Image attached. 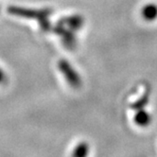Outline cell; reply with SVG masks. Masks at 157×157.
Segmentation results:
<instances>
[{
    "label": "cell",
    "instance_id": "6da1fadb",
    "mask_svg": "<svg viewBox=\"0 0 157 157\" xmlns=\"http://www.w3.org/2000/svg\"><path fill=\"white\" fill-rule=\"evenodd\" d=\"M142 13L146 19L148 20L154 19L157 16V7L155 5H148L147 7H145L143 9Z\"/></svg>",
    "mask_w": 157,
    "mask_h": 157
},
{
    "label": "cell",
    "instance_id": "7a4b0ae2",
    "mask_svg": "<svg viewBox=\"0 0 157 157\" xmlns=\"http://www.w3.org/2000/svg\"><path fill=\"white\" fill-rule=\"evenodd\" d=\"M136 121L140 125H144V124L146 125L150 121V118H149V116L146 113H141L136 117Z\"/></svg>",
    "mask_w": 157,
    "mask_h": 157
}]
</instances>
